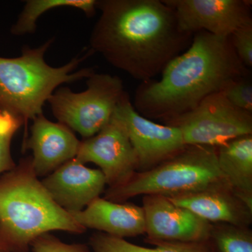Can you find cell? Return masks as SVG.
Instances as JSON below:
<instances>
[{
  "label": "cell",
  "mask_w": 252,
  "mask_h": 252,
  "mask_svg": "<svg viewBox=\"0 0 252 252\" xmlns=\"http://www.w3.org/2000/svg\"><path fill=\"white\" fill-rule=\"evenodd\" d=\"M97 9L90 49L142 82L161 74L193 40L163 0H97Z\"/></svg>",
  "instance_id": "1"
},
{
  "label": "cell",
  "mask_w": 252,
  "mask_h": 252,
  "mask_svg": "<svg viewBox=\"0 0 252 252\" xmlns=\"http://www.w3.org/2000/svg\"><path fill=\"white\" fill-rule=\"evenodd\" d=\"M249 74L230 37L198 32L188 49L167 64L159 80L141 82L132 104L141 115L164 124L193 110L228 81Z\"/></svg>",
  "instance_id": "2"
},
{
  "label": "cell",
  "mask_w": 252,
  "mask_h": 252,
  "mask_svg": "<svg viewBox=\"0 0 252 252\" xmlns=\"http://www.w3.org/2000/svg\"><path fill=\"white\" fill-rule=\"evenodd\" d=\"M54 230L81 234L86 229L51 198L31 157L22 159L0 177V250L28 252L36 238Z\"/></svg>",
  "instance_id": "3"
},
{
  "label": "cell",
  "mask_w": 252,
  "mask_h": 252,
  "mask_svg": "<svg viewBox=\"0 0 252 252\" xmlns=\"http://www.w3.org/2000/svg\"><path fill=\"white\" fill-rule=\"evenodd\" d=\"M54 38L39 47L23 46L17 58L0 57V109L28 121L43 114V107L59 86L88 79L94 68L75 71L83 61L94 54L90 49L59 67L49 65L44 56Z\"/></svg>",
  "instance_id": "4"
},
{
  "label": "cell",
  "mask_w": 252,
  "mask_h": 252,
  "mask_svg": "<svg viewBox=\"0 0 252 252\" xmlns=\"http://www.w3.org/2000/svg\"><path fill=\"white\" fill-rule=\"evenodd\" d=\"M221 185H228L219 167L216 147L187 145L154 168L136 172L125 185L109 188L104 198L125 203L139 195L177 196Z\"/></svg>",
  "instance_id": "5"
},
{
  "label": "cell",
  "mask_w": 252,
  "mask_h": 252,
  "mask_svg": "<svg viewBox=\"0 0 252 252\" xmlns=\"http://www.w3.org/2000/svg\"><path fill=\"white\" fill-rule=\"evenodd\" d=\"M86 85L87 89L80 93L59 88L48 99L59 122L84 139L96 135L110 122L126 93L122 79L109 74L94 72L86 79Z\"/></svg>",
  "instance_id": "6"
},
{
  "label": "cell",
  "mask_w": 252,
  "mask_h": 252,
  "mask_svg": "<svg viewBox=\"0 0 252 252\" xmlns=\"http://www.w3.org/2000/svg\"><path fill=\"white\" fill-rule=\"evenodd\" d=\"M163 124L177 127L186 145L217 148L252 135V114L235 107L220 91L207 96L193 110Z\"/></svg>",
  "instance_id": "7"
},
{
  "label": "cell",
  "mask_w": 252,
  "mask_h": 252,
  "mask_svg": "<svg viewBox=\"0 0 252 252\" xmlns=\"http://www.w3.org/2000/svg\"><path fill=\"white\" fill-rule=\"evenodd\" d=\"M113 117L125 127L137 158V172L154 168L187 146L177 127L158 124L139 114L127 92Z\"/></svg>",
  "instance_id": "8"
},
{
  "label": "cell",
  "mask_w": 252,
  "mask_h": 252,
  "mask_svg": "<svg viewBox=\"0 0 252 252\" xmlns=\"http://www.w3.org/2000/svg\"><path fill=\"white\" fill-rule=\"evenodd\" d=\"M75 158L99 166L109 188L125 185L137 172V160L124 126L112 117L96 135L81 141Z\"/></svg>",
  "instance_id": "9"
},
{
  "label": "cell",
  "mask_w": 252,
  "mask_h": 252,
  "mask_svg": "<svg viewBox=\"0 0 252 252\" xmlns=\"http://www.w3.org/2000/svg\"><path fill=\"white\" fill-rule=\"evenodd\" d=\"M175 11L182 31H205L230 37L237 29L252 23V1L245 0H163Z\"/></svg>",
  "instance_id": "10"
},
{
  "label": "cell",
  "mask_w": 252,
  "mask_h": 252,
  "mask_svg": "<svg viewBox=\"0 0 252 252\" xmlns=\"http://www.w3.org/2000/svg\"><path fill=\"white\" fill-rule=\"evenodd\" d=\"M146 240L204 243L210 242L212 223L190 210L177 206L165 196L143 195Z\"/></svg>",
  "instance_id": "11"
},
{
  "label": "cell",
  "mask_w": 252,
  "mask_h": 252,
  "mask_svg": "<svg viewBox=\"0 0 252 252\" xmlns=\"http://www.w3.org/2000/svg\"><path fill=\"white\" fill-rule=\"evenodd\" d=\"M53 200L71 213L81 211L103 193L105 177L99 169H91L72 159L41 181Z\"/></svg>",
  "instance_id": "12"
},
{
  "label": "cell",
  "mask_w": 252,
  "mask_h": 252,
  "mask_svg": "<svg viewBox=\"0 0 252 252\" xmlns=\"http://www.w3.org/2000/svg\"><path fill=\"white\" fill-rule=\"evenodd\" d=\"M32 121L31 135L23 148L32 151V166L38 177H43L74 158L81 141L67 126L51 122L43 114Z\"/></svg>",
  "instance_id": "13"
},
{
  "label": "cell",
  "mask_w": 252,
  "mask_h": 252,
  "mask_svg": "<svg viewBox=\"0 0 252 252\" xmlns=\"http://www.w3.org/2000/svg\"><path fill=\"white\" fill-rule=\"evenodd\" d=\"M211 223L250 227L252 209L244 203L228 185L218 186L177 196L166 197Z\"/></svg>",
  "instance_id": "14"
},
{
  "label": "cell",
  "mask_w": 252,
  "mask_h": 252,
  "mask_svg": "<svg viewBox=\"0 0 252 252\" xmlns=\"http://www.w3.org/2000/svg\"><path fill=\"white\" fill-rule=\"evenodd\" d=\"M74 220L87 229L125 238L145 234L143 208L131 203H116L100 197L81 211L71 212Z\"/></svg>",
  "instance_id": "15"
},
{
  "label": "cell",
  "mask_w": 252,
  "mask_h": 252,
  "mask_svg": "<svg viewBox=\"0 0 252 252\" xmlns=\"http://www.w3.org/2000/svg\"><path fill=\"white\" fill-rule=\"evenodd\" d=\"M217 162L233 191L252 209V135L230 140L217 148Z\"/></svg>",
  "instance_id": "16"
},
{
  "label": "cell",
  "mask_w": 252,
  "mask_h": 252,
  "mask_svg": "<svg viewBox=\"0 0 252 252\" xmlns=\"http://www.w3.org/2000/svg\"><path fill=\"white\" fill-rule=\"evenodd\" d=\"M154 248H146L103 233L91 237L93 252H214L210 242L204 243H185L178 242L145 240Z\"/></svg>",
  "instance_id": "17"
},
{
  "label": "cell",
  "mask_w": 252,
  "mask_h": 252,
  "mask_svg": "<svg viewBox=\"0 0 252 252\" xmlns=\"http://www.w3.org/2000/svg\"><path fill=\"white\" fill-rule=\"evenodd\" d=\"M61 7L75 8L81 10L88 17H93L97 9V0H28L11 28V34L23 36L35 32L36 22L41 15Z\"/></svg>",
  "instance_id": "18"
},
{
  "label": "cell",
  "mask_w": 252,
  "mask_h": 252,
  "mask_svg": "<svg viewBox=\"0 0 252 252\" xmlns=\"http://www.w3.org/2000/svg\"><path fill=\"white\" fill-rule=\"evenodd\" d=\"M210 243L214 252H252L250 227L212 223Z\"/></svg>",
  "instance_id": "19"
},
{
  "label": "cell",
  "mask_w": 252,
  "mask_h": 252,
  "mask_svg": "<svg viewBox=\"0 0 252 252\" xmlns=\"http://www.w3.org/2000/svg\"><path fill=\"white\" fill-rule=\"evenodd\" d=\"M23 124L21 118L0 109V175L16 167L11 155V141Z\"/></svg>",
  "instance_id": "20"
},
{
  "label": "cell",
  "mask_w": 252,
  "mask_h": 252,
  "mask_svg": "<svg viewBox=\"0 0 252 252\" xmlns=\"http://www.w3.org/2000/svg\"><path fill=\"white\" fill-rule=\"evenodd\" d=\"M220 92L235 107L252 114L251 74L228 81Z\"/></svg>",
  "instance_id": "21"
},
{
  "label": "cell",
  "mask_w": 252,
  "mask_h": 252,
  "mask_svg": "<svg viewBox=\"0 0 252 252\" xmlns=\"http://www.w3.org/2000/svg\"><path fill=\"white\" fill-rule=\"evenodd\" d=\"M235 54L248 69L252 67V23L239 28L230 36Z\"/></svg>",
  "instance_id": "22"
},
{
  "label": "cell",
  "mask_w": 252,
  "mask_h": 252,
  "mask_svg": "<svg viewBox=\"0 0 252 252\" xmlns=\"http://www.w3.org/2000/svg\"><path fill=\"white\" fill-rule=\"evenodd\" d=\"M31 247L33 252H93L85 245L63 243L51 233L38 237Z\"/></svg>",
  "instance_id": "23"
},
{
  "label": "cell",
  "mask_w": 252,
  "mask_h": 252,
  "mask_svg": "<svg viewBox=\"0 0 252 252\" xmlns=\"http://www.w3.org/2000/svg\"><path fill=\"white\" fill-rule=\"evenodd\" d=\"M0 252H3V251H1V250H0Z\"/></svg>",
  "instance_id": "24"
}]
</instances>
